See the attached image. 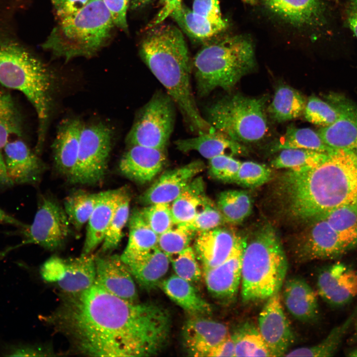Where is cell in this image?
<instances>
[{
	"label": "cell",
	"mask_w": 357,
	"mask_h": 357,
	"mask_svg": "<svg viewBox=\"0 0 357 357\" xmlns=\"http://www.w3.org/2000/svg\"><path fill=\"white\" fill-rule=\"evenodd\" d=\"M329 102L338 112L331 124L321 127L318 133L333 150H344L357 154V106L343 96H328Z\"/></svg>",
	"instance_id": "2e32d148"
},
{
	"label": "cell",
	"mask_w": 357,
	"mask_h": 357,
	"mask_svg": "<svg viewBox=\"0 0 357 357\" xmlns=\"http://www.w3.org/2000/svg\"><path fill=\"white\" fill-rule=\"evenodd\" d=\"M271 169L265 165L252 161L241 162L235 183L246 188H255L270 181Z\"/></svg>",
	"instance_id": "7dc6e473"
},
{
	"label": "cell",
	"mask_w": 357,
	"mask_h": 357,
	"mask_svg": "<svg viewBox=\"0 0 357 357\" xmlns=\"http://www.w3.org/2000/svg\"><path fill=\"white\" fill-rule=\"evenodd\" d=\"M273 17L290 26L308 31L313 39L321 37L330 25L329 11L323 0H261Z\"/></svg>",
	"instance_id": "7c38bea8"
},
{
	"label": "cell",
	"mask_w": 357,
	"mask_h": 357,
	"mask_svg": "<svg viewBox=\"0 0 357 357\" xmlns=\"http://www.w3.org/2000/svg\"><path fill=\"white\" fill-rule=\"evenodd\" d=\"M0 224H8L18 227L20 229L26 228L27 225L10 216L0 208Z\"/></svg>",
	"instance_id": "91938a15"
},
{
	"label": "cell",
	"mask_w": 357,
	"mask_h": 357,
	"mask_svg": "<svg viewBox=\"0 0 357 357\" xmlns=\"http://www.w3.org/2000/svg\"><path fill=\"white\" fill-rule=\"evenodd\" d=\"M130 202L129 193L122 187L102 243V253L111 252L119 244L123 237V230L129 218Z\"/></svg>",
	"instance_id": "8d00e7d4"
},
{
	"label": "cell",
	"mask_w": 357,
	"mask_h": 357,
	"mask_svg": "<svg viewBox=\"0 0 357 357\" xmlns=\"http://www.w3.org/2000/svg\"><path fill=\"white\" fill-rule=\"evenodd\" d=\"M207 357H235V340L234 335L230 334L214 347Z\"/></svg>",
	"instance_id": "11a10c76"
},
{
	"label": "cell",
	"mask_w": 357,
	"mask_h": 357,
	"mask_svg": "<svg viewBox=\"0 0 357 357\" xmlns=\"http://www.w3.org/2000/svg\"><path fill=\"white\" fill-rule=\"evenodd\" d=\"M13 184L8 176L3 156L0 152V187L10 186Z\"/></svg>",
	"instance_id": "680465c9"
},
{
	"label": "cell",
	"mask_w": 357,
	"mask_h": 357,
	"mask_svg": "<svg viewBox=\"0 0 357 357\" xmlns=\"http://www.w3.org/2000/svg\"><path fill=\"white\" fill-rule=\"evenodd\" d=\"M246 237L241 236L236 247L224 261L214 267L202 269V276L210 295L227 302L237 295L241 281V260Z\"/></svg>",
	"instance_id": "e0dca14e"
},
{
	"label": "cell",
	"mask_w": 357,
	"mask_h": 357,
	"mask_svg": "<svg viewBox=\"0 0 357 357\" xmlns=\"http://www.w3.org/2000/svg\"><path fill=\"white\" fill-rule=\"evenodd\" d=\"M95 283L125 300L138 302L134 278L120 255H95Z\"/></svg>",
	"instance_id": "d6986e66"
},
{
	"label": "cell",
	"mask_w": 357,
	"mask_h": 357,
	"mask_svg": "<svg viewBox=\"0 0 357 357\" xmlns=\"http://www.w3.org/2000/svg\"><path fill=\"white\" fill-rule=\"evenodd\" d=\"M174 143L181 152L197 151L208 160L221 155L233 156L246 152L240 143L217 130L198 134L194 137L178 139Z\"/></svg>",
	"instance_id": "83f0119b"
},
{
	"label": "cell",
	"mask_w": 357,
	"mask_h": 357,
	"mask_svg": "<svg viewBox=\"0 0 357 357\" xmlns=\"http://www.w3.org/2000/svg\"><path fill=\"white\" fill-rule=\"evenodd\" d=\"M95 256L92 253L67 259L53 256L43 264L40 272L45 281L56 284L61 294L81 292L95 283Z\"/></svg>",
	"instance_id": "5bb4252c"
},
{
	"label": "cell",
	"mask_w": 357,
	"mask_h": 357,
	"mask_svg": "<svg viewBox=\"0 0 357 357\" xmlns=\"http://www.w3.org/2000/svg\"><path fill=\"white\" fill-rule=\"evenodd\" d=\"M306 100L298 90L281 85L275 91L268 107L270 115L275 120L283 122L296 119L303 113Z\"/></svg>",
	"instance_id": "836d02e7"
},
{
	"label": "cell",
	"mask_w": 357,
	"mask_h": 357,
	"mask_svg": "<svg viewBox=\"0 0 357 357\" xmlns=\"http://www.w3.org/2000/svg\"><path fill=\"white\" fill-rule=\"evenodd\" d=\"M155 27L143 40L139 53L165 88L191 131L198 135L215 129L200 114L191 84V61L180 30L171 25Z\"/></svg>",
	"instance_id": "3957f363"
},
{
	"label": "cell",
	"mask_w": 357,
	"mask_h": 357,
	"mask_svg": "<svg viewBox=\"0 0 357 357\" xmlns=\"http://www.w3.org/2000/svg\"><path fill=\"white\" fill-rule=\"evenodd\" d=\"M258 330L271 357L285 356L294 341V336L279 293L267 299L258 316Z\"/></svg>",
	"instance_id": "9a60e30c"
},
{
	"label": "cell",
	"mask_w": 357,
	"mask_h": 357,
	"mask_svg": "<svg viewBox=\"0 0 357 357\" xmlns=\"http://www.w3.org/2000/svg\"><path fill=\"white\" fill-rule=\"evenodd\" d=\"M241 236L222 226L197 232L193 249L202 269L216 266L232 254Z\"/></svg>",
	"instance_id": "7402d4cb"
},
{
	"label": "cell",
	"mask_w": 357,
	"mask_h": 357,
	"mask_svg": "<svg viewBox=\"0 0 357 357\" xmlns=\"http://www.w3.org/2000/svg\"><path fill=\"white\" fill-rule=\"evenodd\" d=\"M266 98L237 94L225 97L209 106L206 118L215 129L239 142L261 140L268 130L265 113Z\"/></svg>",
	"instance_id": "ba28073f"
},
{
	"label": "cell",
	"mask_w": 357,
	"mask_h": 357,
	"mask_svg": "<svg viewBox=\"0 0 357 357\" xmlns=\"http://www.w3.org/2000/svg\"><path fill=\"white\" fill-rule=\"evenodd\" d=\"M197 232L182 224L175 225L158 236V247L170 258L190 246Z\"/></svg>",
	"instance_id": "7bdbcfd3"
},
{
	"label": "cell",
	"mask_w": 357,
	"mask_h": 357,
	"mask_svg": "<svg viewBox=\"0 0 357 357\" xmlns=\"http://www.w3.org/2000/svg\"><path fill=\"white\" fill-rule=\"evenodd\" d=\"M356 312H354L340 325L333 329L320 343L312 346L301 347L292 350L286 357H325L333 356L336 353L341 342L352 323Z\"/></svg>",
	"instance_id": "ab89813d"
},
{
	"label": "cell",
	"mask_w": 357,
	"mask_h": 357,
	"mask_svg": "<svg viewBox=\"0 0 357 357\" xmlns=\"http://www.w3.org/2000/svg\"><path fill=\"white\" fill-rule=\"evenodd\" d=\"M226 223L216 204L208 197L194 218L182 224L197 233L222 226Z\"/></svg>",
	"instance_id": "c3c4849f"
},
{
	"label": "cell",
	"mask_w": 357,
	"mask_h": 357,
	"mask_svg": "<svg viewBox=\"0 0 357 357\" xmlns=\"http://www.w3.org/2000/svg\"><path fill=\"white\" fill-rule=\"evenodd\" d=\"M342 16L344 23L357 38V0H349L344 4Z\"/></svg>",
	"instance_id": "db71d44e"
},
{
	"label": "cell",
	"mask_w": 357,
	"mask_h": 357,
	"mask_svg": "<svg viewBox=\"0 0 357 357\" xmlns=\"http://www.w3.org/2000/svg\"><path fill=\"white\" fill-rule=\"evenodd\" d=\"M192 10L213 21L227 22L222 16L219 0H194Z\"/></svg>",
	"instance_id": "f5cc1de1"
},
{
	"label": "cell",
	"mask_w": 357,
	"mask_h": 357,
	"mask_svg": "<svg viewBox=\"0 0 357 357\" xmlns=\"http://www.w3.org/2000/svg\"><path fill=\"white\" fill-rule=\"evenodd\" d=\"M100 195L99 193L77 191L64 201V210L71 224L79 230L87 223Z\"/></svg>",
	"instance_id": "60d3db41"
},
{
	"label": "cell",
	"mask_w": 357,
	"mask_h": 357,
	"mask_svg": "<svg viewBox=\"0 0 357 357\" xmlns=\"http://www.w3.org/2000/svg\"><path fill=\"white\" fill-rule=\"evenodd\" d=\"M22 132L20 113L11 96L0 89V150Z\"/></svg>",
	"instance_id": "f35d334b"
},
{
	"label": "cell",
	"mask_w": 357,
	"mask_h": 357,
	"mask_svg": "<svg viewBox=\"0 0 357 357\" xmlns=\"http://www.w3.org/2000/svg\"><path fill=\"white\" fill-rule=\"evenodd\" d=\"M83 123L78 119L62 120L58 127L52 145L56 168L70 180L76 166L80 137Z\"/></svg>",
	"instance_id": "d4e9b609"
},
{
	"label": "cell",
	"mask_w": 357,
	"mask_h": 357,
	"mask_svg": "<svg viewBox=\"0 0 357 357\" xmlns=\"http://www.w3.org/2000/svg\"><path fill=\"white\" fill-rule=\"evenodd\" d=\"M279 236L265 223L246 237L241 260V295L245 302L267 299L279 293L288 270Z\"/></svg>",
	"instance_id": "277c9868"
},
{
	"label": "cell",
	"mask_w": 357,
	"mask_h": 357,
	"mask_svg": "<svg viewBox=\"0 0 357 357\" xmlns=\"http://www.w3.org/2000/svg\"><path fill=\"white\" fill-rule=\"evenodd\" d=\"M3 149L7 171L13 183L34 184L39 180L44 163L23 140H11Z\"/></svg>",
	"instance_id": "cb8c5ba5"
},
{
	"label": "cell",
	"mask_w": 357,
	"mask_h": 357,
	"mask_svg": "<svg viewBox=\"0 0 357 357\" xmlns=\"http://www.w3.org/2000/svg\"><path fill=\"white\" fill-rule=\"evenodd\" d=\"M318 295L330 305L340 307L357 296V271L342 263L333 264L319 273Z\"/></svg>",
	"instance_id": "ac0fdd59"
},
{
	"label": "cell",
	"mask_w": 357,
	"mask_h": 357,
	"mask_svg": "<svg viewBox=\"0 0 357 357\" xmlns=\"http://www.w3.org/2000/svg\"><path fill=\"white\" fill-rule=\"evenodd\" d=\"M210 176L225 182H235L241 162L233 156L221 155L208 160Z\"/></svg>",
	"instance_id": "681fc988"
},
{
	"label": "cell",
	"mask_w": 357,
	"mask_h": 357,
	"mask_svg": "<svg viewBox=\"0 0 357 357\" xmlns=\"http://www.w3.org/2000/svg\"><path fill=\"white\" fill-rule=\"evenodd\" d=\"M8 356H45L47 353L41 348L26 345L12 346L6 352Z\"/></svg>",
	"instance_id": "9f6ffc18"
},
{
	"label": "cell",
	"mask_w": 357,
	"mask_h": 357,
	"mask_svg": "<svg viewBox=\"0 0 357 357\" xmlns=\"http://www.w3.org/2000/svg\"><path fill=\"white\" fill-rule=\"evenodd\" d=\"M294 240L291 250L298 262L333 259L346 254L357 245L318 217Z\"/></svg>",
	"instance_id": "8fae6325"
},
{
	"label": "cell",
	"mask_w": 357,
	"mask_h": 357,
	"mask_svg": "<svg viewBox=\"0 0 357 357\" xmlns=\"http://www.w3.org/2000/svg\"><path fill=\"white\" fill-rule=\"evenodd\" d=\"M235 357H271L258 328L246 324L233 334Z\"/></svg>",
	"instance_id": "b9f144b4"
},
{
	"label": "cell",
	"mask_w": 357,
	"mask_h": 357,
	"mask_svg": "<svg viewBox=\"0 0 357 357\" xmlns=\"http://www.w3.org/2000/svg\"><path fill=\"white\" fill-rule=\"evenodd\" d=\"M111 13L115 27L127 31V10L129 0H103Z\"/></svg>",
	"instance_id": "816d5d0a"
},
{
	"label": "cell",
	"mask_w": 357,
	"mask_h": 357,
	"mask_svg": "<svg viewBox=\"0 0 357 357\" xmlns=\"http://www.w3.org/2000/svg\"><path fill=\"white\" fill-rule=\"evenodd\" d=\"M286 149H302L329 153L333 150L322 140L317 132L309 128L289 126L272 146L273 152Z\"/></svg>",
	"instance_id": "e575fe53"
},
{
	"label": "cell",
	"mask_w": 357,
	"mask_h": 357,
	"mask_svg": "<svg viewBox=\"0 0 357 357\" xmlns=\"http://www.w3.org/2000/svg\"><path fill=\"white\" fill-rule=\"evenodd\" d=\"M284 191L292 212L304 222L338 207L357 203V154L334 150L313 168L290 171Z\"/></svg>",
	"instance_id": "7a4b0ae2"
},
{
	"label": "cell",
	"mask_w": 357,
	"mask_h": 357,
	"mask_svg": "<svg viewBox=\"0 0 357 357\" xmlns=\"http://www.w3.org/2000/svg\"><path fill=\"white\" fill-rule=\"evenodd\" d=\"M355 334L356 337V338L357 339V325L356 327V329H355Z\"/></svg>",
	"instance_id": "6125c7cd"
},
{
	"label": "cell",
	"mask_w": 357,
	"mask_h": 357,
	"mask_svg": "<svg viewBox=\"0 0 357 357\" xmlns=\"http://www.w3.org/2000/svg\"><path fill=\"white\" fill-rule=\"evenodd\" d=\"M162 7L155 17L149 24L152 28L161 24L170 16L172 11L182 3V0H161Z\"/></svg>",
	"instance_id": "6f0895ef"
},
{
	"label": "cell",
	"mask_w": 357,
	"mask_h": 357,
	"mask_svg": "<svg viewBox=\"0 0 357 357\" xmlns=\"http://www.w3.org/2000/svg\"><path fill=\"white\" fill-rule=\"evenodd\" d=\"M216 205L227 223L238 224L251 213L252 200L245 190H229L218 195Z\"/></svg>",
	"instance_id": "d590c367"
},
{
	"label": "cell",
	"mask_w": 357,
	"mask_h": 357,
	"mask_svg": "<svg viewBox=\"0 0 357 357\" xmlns=\"http://www.w3.org/2000/svg\"><path fill=\"white\" fill-rule=\"evenodd\" d=\"M55 83V74L40 60L15 43L0 42V84L21 92L34 108L38 150L45 139Z\"/></svg>",
	"instance_id": "5b68a950"
},
{
	"label": "cell",
	"mask_w": 357,
	"mask_h": 357,
	"mask_svg": "<svg viewBox=\"0 0 357 357\" xmlns=\"http://www.w3.org/2000/svg\"><path fill=\"white\" fill-rule=\"evenodd\" d=\"M182 334L184 349L189 356L207 357L230 333L228 327L222 322L193 316L184 323Z\"/></svg>",
	"instance_id": "44dd1931"
},
{
	"label": "cell",
	"mask_w": 357,
	"mask_h": 357,
	"mask_svg": "<svg viewBox=\"0 0 357 357\" xmlns=\"http://www.w3.org/2000/svg\"><path fill=\"white\" fill-rule=\"evenodd\" d=\"M283 297L289 312L303 322L316 320L319 315L317 295L302 278L293 277L285 281Z\"/></svg>",
	"instance_id": "484cf974"
},
{
	"label": "cell",
	"mask_w": 357,
	"mask_h": 357,
	"mask_svg": "<svg viewBox=\"0 0 357 357\" xmlns=\"http://www.w3.org/2000/svg\"><path fill=\"white\" fill-rule=\"evenodd\" d=\"M280 151L271 161L272 167L296 171L310 169L319 165L329 153L302 149H286Z\"/></svg>",
	"instance_id": "74e56055"
},
{
	"label": "cell",
	"mask_w": 357,
	"mask_h": 357,
	"mask_svg": "<svg viewBox=\"0 0 357 357\" xmlns=\"http://www.w3.org/2000/svg\"><path fill=\"white\" fill-rule=\"evenodd\" d=\"M170 261L178 276L191 284L201 279L202 271L192 247L188 246L171 258Z\"/></svg>",
	"instance_id": "ee69618b"
},
{
	"label": "cell",
	"mask_w": 357,
	"mask_h": 357,
	"mask_svg": "<svg viewBox=\"0 0 357 357\" xmlns=\"http://www.w3.org/2000/svg\"><path fill=\"white\" fill-rule=\"evenodd\" d=\"M140 211L148 225L158 236L175 225L170 203L148 205Z\"/></svg>",
	"instance_id": "bcb514c9"
},
{
	"label": "cell",
	"mask_w": 357,
	"mask_h": 357,
	"mask_svg": "<svg viewBox=\"0 0 357 357\" xmlns=\"http://www.w3.org/2000/svg\"><path fill=\"white\" fill-rule=\"evenodd\" d=\"M128 222V240L120 255L125 264L142 258L157 247L159 236L148 225L139 209L132 211Z\"/></svg>",
	"instance_id": "f1b7e54d"
},
{
	"label": "cell",
	"mask_w": 357,
	"mask_h": 357,
	"mask_svg": "<svg viewBox=\"0 0 357 357\" xmlns=\"http://www.w3.org/2000/svg\"><path fill=\"white\" fill-rule=\"evenodd\" d=\"M170 262L169 257L157 246L142 258L125 264L140 287L151 291L160 286Z\"/></svg>",
	"instance_id": "f546056e"
},
{
	"label": "cell",
	"mask_w": 357,
	"mask_h": 357,
	"mask_svg": "<svg viewBox=\"0 0 357 357\" xmlns=\"http://www.w3.org/2000/svg\"><path fill=\"white\" fill-rule=\"evenodd\" d=\"M190 37L200 41L209 40L224 31L227 22L213 21L194 12L182 2L170 15Z\"/></svg>",
	"instance_id": "1f68e13d"
},
{
	"label": "cell",
	"mask_w": 357,
	"mask_h": 357,
	"mask_svg": "<svg viewBox=\"0 0 357 357\" xmlns=\"http://www.w3.org/2000/svg\"><path fill=\"white\" fill-rule=\"evenodd\" d=\"M255 65L251 41L242 35L223 38L203 47L192 60L198 96L232 89Z\"/></svg>",
	"instance_id": "8992f818"
},
{
	"label": "cell",
	"mask_w": 357,
	"mask_h": 357,
	"mask_svg": "<svg viewBox=\"0 0 357 357\" xmlns=\"http://www.w3.org/2000/svg\"><path fill=\"white\" fill-rule=\"evenodd\" d=\"M175 105L167 92L157 91L139 111L127 144L165 150L174 128Z\"/></svg>",
	"instance_id": "9c48e42d"
},
{
	"label": "cell",
	"mask_w": 357,
	"mask_h": 357,
	"mask_svg": "<svg viewBox=\"0 0 357 357\" xmlns=\"http://www.w3.org/2000/svg\"><path fill=\"white\" fill-rule=\"evenodd\" d=\"M114 27L103 0H89L74 16L58 21L43 47L66 61L91 57L107 43Z\"/></svg>",
	"instance_id": "52a82bcc"
},
{
	"label": "cell",
	"mask_w": 357,
	"mask_h": 357,
	"mask_svg": "<svg viewBox=\"0 0 357 357\" xmlns=\"http://www.w3.org/2000/svg\"><path fill=\"white\" fill-rule=\"evenodd\" d=\"M112 138L111 129L104 123L84 125L76 166L70 179L72 183L93 185L103 180L107 170Z\"/></svg>",
	"instance_id": "30bf717a"
},
{
	"label": "cell",
	"mask_w": 357,
	"mask_h": 357,
	"mask_svg": "<svg viewBox=\"0 0 357 357\" xmlns=\"http://www.w3.org/2000/svg\"><path fill=\"white\" fill-rule=\"evenodd\" d=\"M89 0H52L58 21L67 19L77 13Z\"/></svg>",
	"instance_id": "f907efd6"
},
{
	"label": "cell",
	"mask_w": 357,
	"mask_h": 357,
	"mask_svg": "<svg viewBox=\"0 0 357 357\" xmlns=\"http://www.w3.org/2000/svg\"><path fill=\"white\" fill-rule=\"evenodd\" d=\"M70 225L64 209L55 200L43 198L32 223L21 229L23 240L16 247L35 244L48 250L57 249L67 240Z\"/></svg>",
	"instance_id": "4fadbf2b"
},
{
	"label": "cell",
	"mask_w": 357,
	"mask_h": 357,
	"mask_svg": "<svg viewBox=\"0 0 357 357\" xmlns=\"http://www.w3.org/2000/svg\"><path fill=\"white\" fill-rule=\"evenodd\" d=\"M204 168L202 161L195 160L165 172L142 194L140 202L145 205L158 203L171 204Z\"/></svg>",
	"instance_id": "ffe728a7"
},
{
	"label": "cell",
	"mask_w": 357,
	"mask_h": 357,
	"mask_svg": "<svg viewBox=\"0 0 357 357\" xmlns=\"http://www.w3.org/2000/svg\"><path fill=\"white\" fill-rule=\"evenodd\" d=\"M130 1V3L131 5V7L135 9L141 7L144 5H145L146 4H147L148 2H149L151 0H129Z\"/></svg>",
	"instance_id": "94428289"
},
{
	"label": "cell",
	"mask_w": 357,
	"mask_h": 357,
	"mask_svg": "<svg viewBox=\"0 0 357 357\" xmlns=\"http://www.w3.org/2000/svg\"><path fill=\"white\" fill-rule=\"evenodd\" d=\"M303 114L309 122L321 126L333 123L338 117L335 107L315 96H311L306 102Z\"/></svg>",
	"instance_id": "f6af8a7d"
},
{
	"label": "cell",
	"mask_w": 357,
	"mask_h": 357,
	"mask_svg": "<svg viewBox=\"0 0 357 357\" xmlns=\"http://www.w3.org/2000/svg\"><path fill=\"white\" fill-rule=\"evenodd\" d=\"M65 337L75 353L91 357H147L158 354L170 338L169 311L152 302H132L94 284L73 294L42 317Z\"/></svg>",
	"instance_id": "6da1fadb"
},
{
	"label": "cell",
	"mask_w": 357,
	"mask_h": 357,
	"mask_svg": "<svg viewBox=\"0 0 357 357\" xmlns=\"http://www.w3.org/2000/svg\"><path fill=\"white\" fill-rule=\"evenodd\" d=\"M160 287L171 299L192 316L211 313V305L198 295L191 283L177 275L163 280Z\"/></svg>",
	"instance_id": "4dcf8cb0"
},
{
	"label": "cell",
	"mask_w": 357,
	"mask_h": 357,
	"mask_svg": "<svg viewBox=\"0 0 357 357\" xmlns=\"http://www.w3.org/2000/svg\"><path fill=\"white\" fill-rule=\"evenodd\" d=\"M208 197L201 177H196L171 204L175 225L191 221Z\"/></svg>",
	"instance_id": "d6a6232c"
},
{
	"label": "cell",
	"mask_w": 357,
	"mask_h": 357,
	"mask_svg": "<svg viewBox=\"0 0 357 357\" xmlns=\"http://www.w3.org/2000/svg\"><path fill=\"white\" fill-rule=\"evenodd\" d=\"M122 188L100 192L87 222L82 254H89L102 244Z\"/></svg>",
	"instance_id": "4316f807"
},
{
	"label": "cell",
	"mask_w": 357,
	"mask_h": 357,
	"mask_svg": "<svg viewBox=\"0 0 357 357\" xmlns=\"http://www.w3.org/2000/svg\"><path fill=\"white\" fill-rule=\"evenodd\" d=\"M165 151L140 145L130 146L120 160L119 171L135 182H148L165 165L167 160Z\"/></svg>",
	"instance_id": "603a6c76"
}]
</instances>
